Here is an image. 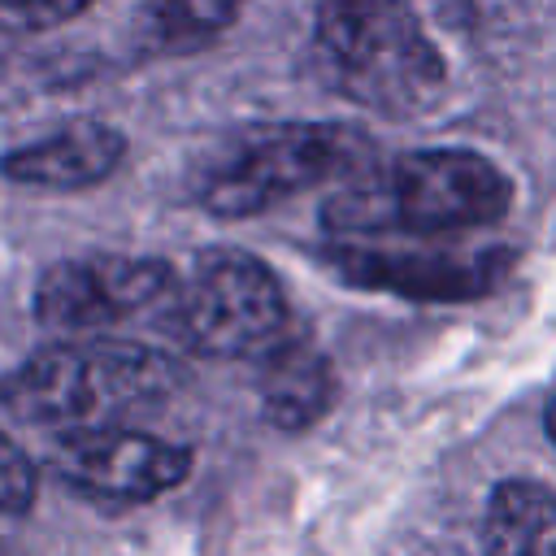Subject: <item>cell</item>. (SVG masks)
<instances>
[{
    "instance_id": "obj_5",
    "label": "cell",
    "mask_w": 556,
    "mask_h": 556,
    "mask_svg": "<svg viewBox=\"0 0 556 556\" xmlns=\"http://www.w3.org/2000/svg\"><path fill=\"white\" fill-rule=\"evenodd\" d=\"M165 330L195 356L256 361L291 330L278 278L239 248H204L165 295Z\"/></svg>"
},
{
    "instance_id": "obj_6",
    "label": "cell",
    "mask_w": 556,
    "mask_h": 556,
    "mask_svg": "<svg viewBox=\"0 0 556 556\" xmlns=\"http://www.w3.org/2000/svg\"><path fill=\"white\" fill-rule=\"evenodd\" d=\"M195 452L130 426L65 430L52 447V473L96 504H148L187 482Z\"/></svg>"
},
{
    "instance_id": "obj_7",
    "label": "cell",
    "mask_w": 556,
    "mask_h": 556,
    "mask_svg": "<svg viewBox=\"0 0 556 556\" xmlns=\"http://www.w3.org/2000/svg\"><path fill=\"white\" fill-rule=\"evenodd\" d=\"M174 291V269L152 256H74L43 269L35 287V317L56 330H91L122 321Z\"/></svg>"
},
{
    "instance_id": "obj_11",
    "label": "cell",
    "mask_w": 556,
    "mask_h": 556,
    "mask_svg": "<svg viewBox=\"0 0 556 556\" xmlns=\"http://www.w3.org/2000/svg\"><path fill=\"white\" fill-rule=\"evenodd\" d=\"M482 556H556V495L530 478H504L482 508Z\"/></svg>"
},
{
    "instance_id": "obj_14",
    "label": "cell",
    "mask_w": 556,
    "mask_h": 556,
    "mask_svg": "<svg viewBox=\"0 0 556 556\" xmlns=\"http://www.w3.org/2000/svg\"><path fill=\"white\" fill-rule=\"evenodd\" d=\"M91 0H0V30H43L78 17Z\"/></svg>"
},
{
    "instance_id": "obj_9",
    "label": "cell",
    "mask_w": 556,
    "mask_h": 556,
    "mask_svg": "<svg viewBox=\"0 0 556 556\" xmlns=\"http://www.w3.org/2000/svg\"><path fill=\"white\" fill-rule=\"evenodd\" d=\"M126 156V135L104 122H74L0 161L9 182L39 191H83L104 182Z\"/></svg>"
},
{
    "instance_id": "obj_10",
    "label": "cell",
    "mask_w": 556,
    "mask_h": 556,
    "mask_svg": "<svg viewBox=\"0 0 556 556\" xmlns=\"http://www.w3.org/2000/svg\"><path fill=\"white\" fill-rule=\"evenodd\" d=\"M261 413L278 430H308L334 404V365L313 343L308 330L291 321V330L269 343L261 356Z\"/></svg>"
},
{
    "instance_id": "obj_2",
    "label": "cell",
    "mask_w": 556,
    "mask_h": 556,
    "mask_svg": "<svg viewBox=\"0 0 556 556\" xmlns=\"http://www.w3.org/2000/svg\"><path fill=\"white\" fill-rule=\"evenodd\" d=\"M182 387V365L169 352L130 339L52 343L26 356L4 382L0 404L30 426L96 430L165 404Z\"/></svg>"
},
{
    "instance_id": "obj_3",
    "label": "cell",
    "mask_w": 556,
    "mask_h": 556,
    "mask_svg": "<svg viewBox=\"0 0 556 556\" xmlns=\"http://www.w3.org/2000/svg\"><path fill=\"white\" fill-rule=\"evenodd\" d=\"M313 35L339 91L382 117H417L443 96V56L408 0H321Z\"/></svg>"
},
{
    "instance_id": "obj_8",
    "label": "cell",
    "mask_w": 556,
    "mask_h": 556,
    "mask_svg": "<svg viewBox=\"0 0 556 556\" xmlns=\"http://www.w3.org/2000/svg\"><path fill=\"white\" fill-rule=\"evenodd\" d=\"M326 261L356 287L391 291L408 300H478L508 274L513 256L504 248H378V243H334Z\"/></svg>"
},
{
    "instance_id": "obj_12",
    "label": "cell",
    "mask_w": 556,
    "mask_h": 556,
    "mask_svg": "<svg viewBox=\"0 0 556 556\" xmlns=\"http://www.w3.org/2000/svg\"><path fill=\"white\" fill-rule=\"evenodd\" d=\"M243 0H143L135 39L152 56H182L235 26Z\"/></svg>"
},
{
    "instance_id": "obj_1",
    "label": "cell",
    "mask_w": 556,
    "mask_h": 556,
    "mask_svg": "<svg viewBox=\"0 0 556 556\" xmlns=\"http://www.w3.org/2000/svg\"><path fill=\"white\" fill-rule=\"evenodd\" d=\"M513 187L504 169L465 148H421L391 165H374L334 191L321 226L343 243L387 235H460L508 213Z\"/></svg>"
},
{
    "instance_id": "obj_13",
    "label": "cell",
    "mask_w": 556,
    "mask_h": 556,
    "mask_svg": "<svg viewBox=\"0 0 556 556\" xmlns=\"http://www.w3.org/2000/svg\"><path fill=\"white\" fill-rule=\"evenodd\" d=\"M35 495H39V469H35V460L9 434H0V517L30 513Z\"/></svg>"
},
{
    "instance_id": "obj_15",
    "label": "cell",
    "mask_w": 556,
    "mask_h": 556,
    "mask_svg": "<svg viewBox=\"0 0 556 556\" xmlns=\"http://www.w3.org/2000/svg\"><path fill=\"white\" fill-rule=\"evenodd\" d=\"M543 426H547V439H552V447H556V395L547 400V413H543Z\"/></svg>"
},
{
    "instance_id": "obj_4",
    "label": "cell",
    "mask_w": 556,
    "mask_h": 556,
    "mask_svg": "<svg viewBox=\"0 0 556 556\" xmlns=\"http://www.w3.org/2000/svg\"><path fill=\"white\" fill-rule=\"evenodd\" d=\"M374 169L369 143L334 122H278L248 130L200 182V204L213 217L265 213L317 182L361 178Z\"/></svg>"
}]
</instances>
